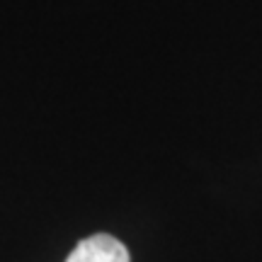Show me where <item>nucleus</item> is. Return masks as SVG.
Here are the masks:
<instances>
[{
  "instance_id": "f257e3e1",
  "label": "nucleus",
  "mask_w": 262,
  "mask_h": 262,
  "mask_svg": "<svg viewBox=\"0 0 262 262\" xmlns=\"http://www.w3.org/2000/svg\"><path fill=\"white\" fill-rule=\"evenodd\" d=\"M66 262H131V257L126 245L114 235L95 233L75 245Z\"/></svg>"
}]
</instances>
